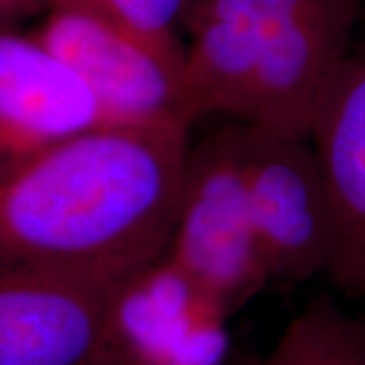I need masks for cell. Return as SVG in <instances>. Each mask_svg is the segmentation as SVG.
I'll list each match as a JSON object with an SVG mask.
<instances>
[{"label": "cell", "instance_id": "cell-4", "mask_svg": "<svg viewBox=\"0 0 365 365\" xmlns=\"http://www.w3.org/2000/svg\"><path fill=\"white\" fill-rule=\"evenodd\" d=\"M359 13L361 0H248L256 78L244 122L309 138Z\"/></svg>", "mask_w": 365, "mask_h": 365}, {"label": "cell", "instance_id": "cell-3", "mask_svg": "<svg viewBox=\"0 0 365 365\" xmlns=\"http://www.w3.org/2000/svg\"><path fill=\"white\" fill-rule=\"evenodd\" d=\"M165 256L230 314L272 284L252 220L237 122L189 144Z\"/></svg>", "mask_w": 365, "mask_h": 365}, {"label": "cell", "instance_id": "cell-12", "mask_svg": "<svg viewBox=\"0 0 365 365\" xmlns=\"http://www.w3.org/2000/svg\"><path fill=\"white\" fill-rule=\"evenodd\" d=\"M59 0H0V31H25L23 25L41 21Z\"/></svg>", "mask_w": 365, "mask_h": 365}, {"label": "cell", "instance_id": "cell-7", "mask_svg": "<svg viewBox=\"0 0 365 365\" xmlns=\"http://www.w3.org/2000/svg\"><path fill=\"white\" fill-rule=\"evenodd\" d=\"M118 284L0 252V365H90Z\"/></svg>", "mask_w": 365, "mask_h": 365}, {"label": "cell", "instance_id": "cell-5", "mask_svg": "<svg viewBox=\"0 0 365 365\" xmlns=\"http://www.w3.org/2000/svg\"><path fill=\"white\" fill-rule=\"evenodd\" d=\"M252 220L274 282L327 274L333 215L311 138L237 122Z\"/></svg>", "mask_w": 365, "mask_h": 365}, {"label": "cell", "instance_id": "cell-11", "mask_svg": "<svg viewBox=\"0 0 365 365\" xmlns=\"http://www.w3.org/2000/svg\"><path fill=\"white\" fill-rule=\"evenodd\" d=\"M150 39L182 45V31L197 0H91Z\"/></svg>", "mask_w": 365, "mask_h": 365}, {"label": "cell", "instance_id": "cell-6", "mask_svg": "<svg viewBox=\"0 0 365 365\" xmlns=\"http://www.w3.org/2000/svg\"><path fill=\"white\" fill-rule=\"evenodd\" d=\"M230 317L163 252L114 288L90 365H223Z\"/></svg>", "mask_w": 365, "mask_h": 365}, {"label": "cell", "instance_id": "cell-2", "mask_svg": "<svg viewBox=\"0 0 365 365\" xmlns=\"http://www.w3.org/2000/svg\"><path fill=\"white\" fill-rule=\"evenodd\" d=\"M31 35L88 88L104 126L189 130L182 45L150 39L91 0H59Z\"/></svg>", "mask_w": 365, "mask_h": 365}, {"label": "cell", "instance_id": "cell-1", "mask_svg": "<svg viewBox=\"0 0 365 365\" xmlns=\"http://www.w3.org/2000/svg\"><path fill=\"white\" fill-rule=\"evenodd\" d=\"M189 130L96 126L0 181V252L122 280L167 248Z\"/></svg>", "mask_w": 365, "mask_h": 365}, {"label": "cell", "instance_id": "cell-8", "mask_svg": "<svg viewBox=\"0 0 365 365\" xmlns=\"http://www.w3.org/2000/svg\"><path fill=\"white\" fill-rule=\"evenodd\" d=\"M96 126L102 118L81 79L31 31H0V181Z\"/></svg>", "mask_w": 365, "mask_h": 365}, {"label": "cell", "instance_id": "cell-9", "mask_svg": "<svg viewBox=\"0 0 365 365\" xmlns=\"http://www.w3.org/2000/svg\"><path fill=\"white\" fill-rule=\"evenodd\" d=\"M333 215L327 276L365 297V35L341 67L314 116L311 134Z\"/></svg>", "mask_w": 365, "mask_h": 365}, {"label": "cell", "instance_id": "cell-10", "mask_svg": "<svg viewBox=\"0 0 365 365\" xmlns=\"http://www.w3.org/2000/svg\"><path fill=\"white\" fill-rule=\"evenodd\" d=\"M244 365H365V323L319 297L288 323L270 351Z\"/></svg>", "mask_w": 365, "mask_h": 365}]
</instances>
